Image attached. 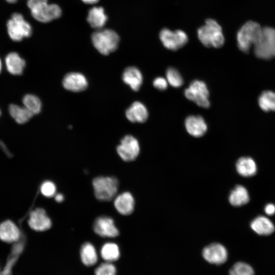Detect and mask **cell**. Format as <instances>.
I'll return each mask as SVG.
<instances>
[{
	"label": "cell",
	"instance_id": "cell-1",
	"mask_svg": "<svg viewBox=\"0 0 275 275\" xmlns=\"http://www.w3.org/2000/svg\"><path fill=\"white\" fill-rule=\"evenodd\" d=\"M198 36L200 42L208 47L219 48L225 42L221 26L212 19H207L204 25L198 29Z\"/></svg>",
	"mask_w": 275,
	"mask_h": 275
},
{
	"label": "cell",
	"instance_id": "cell-2",
	"mask_svg": "<svg viewBox=\"0 0 275 275\" xmlns=\"http://www.w3.org/2000/svg\"><path fill=\"white\" fill-rule=\"evenodd\" d=\"M91 40L93 46L99 52L103 55H108L117 49L120 37L114 30L101 29L92 34Z\"/></svg>",
	"mask_w": 275,
	"mask_h": 275
},
{
	"label": "cell",
	"instance_id": "cell-3",
	"mask_svg": "<svg viewBox=\"0 0 275 275\" xmlns=\"http://www.w3.org/2000/svg\"><path fill=\"white\" fill-rule=\"evenodd\" d=\"M263 28L254 21H249L238 31L237 42L240 50L248 52L252 45H256L261 38Z\"/></svg>",
	"mask_w": 275,
	"mask_h": 275
},
{
	"label": "cell",
	"instance_id": "cell-4",
	"mask_svg": "<svg viewBox=\"0 0 275 275\" xmlns=\"http://www.w3.org/2000/svg\"><path fill=\"white\" fill-rule=\"evenodd\" d=\"M92 184L96 198L100 201H109L116 196L119 182L114 177L99 176L93 179Z\"/></svg>",
	"mask_w": 275,
	"mask_h": 275
},
{
	"label": "cell",
	"instance_id": "cell-5",
	"mask_svg": "<svg viewBox=\"0 0 275 275\" xmlns=\"http://www.w3.org/2000/svg\"><path fill=\"white\" fill-rule=\"evenodd\" d=\"M7 26L9 37L14 41H20L24 38L31 36L32 33L31 25L20 13L13 14Z\"/></svg>",
	"mask_w": 275,
	"mask_h": 275
},
{
	"label": "cell",
	"instance_id": "cell-6",
	"mask_svg": "<svg viewBox=\"0 0 275 275\" xmlns=\"http://www.w3.org/2000/svg\"><path fill=\"white\" fill-rule=\"evenodd\" d=\"M184 95L187 99L204 108H208L210 103L209 93L206 84L200 80H194L185 89Z\"/></svg>",
	"mask_w": 275,
	"mask_h": 275
},
{
	"label": "cell",
	"instance_id": "cell-7",
	"mask_svg": "<svg viewBox=\"0 0 275 275\" xmlns=\"http://www.w3.org/2000/svg\"><path fill=\"white\" fill-rule=\"evenodd\" d=\"M275 29L271 27L263 28L262 35L259 42L254 46L256 56L262 59H269L274 56Z\"/></svg>",
	"mask_w": 275,
	"mask_h": 275
},
{
	"label": "cell",
	"instance_id": "cell-8",
	"mask_svg": "<svg viewBox=\"0 0 275 275\" xmlns=\"http://www.w3.org/2000/svg\"><path fill=\"white\" fill-rule=\"evenodd\" d=\"M30 10L32 16L42 23H47L59 18L62 13L59 5L48 4V2L37 5Z\"/></svg>",
	"mask_w": 275,
	"mask_h": 275
},
{
	"label": "cell",
	"instance_id": "cell-9",
	"mask_svg": "<svg viewBox=\"0 0 275 275\" xmlns=\"http://www.w3.org/2000/svg\"><path fill=\"white\" fill-rule=\"evenodd\" d=\"M159 38L163 45L167 49L177 50L188 42V37L183 31H172L164 28L159 33Z\"/></svg>",
	"mask_w": 275,
	"mask_h": 275
},
{
	"label": "cell",
	"instance_id": "cell-10",
	"mask_svg": "<svg viewBox=\"0 0 275 275\" xmlns=\"http://www.w3.org/2000/svg\"><path fill=\"white\" fill-rule=\"evenodd\" d=\"M117 151L121 158L125 161L135 160L140 154V146L138 140L131 135L125 136L117 147Z\"/></svg>",
	"mask_w": 275,
	"mask_h": 275
},
{
	"label": "cell",
	"instance_id": "cell-11",
	"mask_svg": "<svg viewBox=\"0 0 275 275\" xmlns=\"http://www.w3.org/2000/svg\"><path fill=\"white\" fill-rule=\"evenodd\" d=\"M202 256L209 263L218 265L227 261L228 252L223 244L214 242L207 245L203 249Z\"/></svg>",
	"mask_w": 275,
	"mask_h": 275
},
{
	"label": "cell",
	"instance_id": "cell-12",
	"mask_svg": "<svg viewBox=\"0 0 275 275\" xmlns=\"http://www.w3.org/2000/svg\"><path fill=\"white\" fill-rule=\"evenodd\" d=\"M93 229L97 235L103 237L114 238L119 234L113 219L106 216L97 218L94 223Z\"/></svg>",
	"mask_w": 275,
	"mask_h": 275
},
{
	"label": "cell",
	"instance_id": "cell-13",
	"mask_svg": "<svg viewBox=\"0 0 275 275\" xmlns=\"http://www.w3.org/2000/svg\"><path fill=\"white\" fill-rule=\"evenodd\" d=\"M28 224L31 228L36 231L47 230L52 224L46 211L41 208H36L31 212Z\"/></svg>",
	"mask_w": 275,
	"mask_h": 275
},
{
	"label": "cell",
	"instance_id": "cell-14",
	"mask_svg": "<svg viewBox=\"0 0 275 275\" xmlns=\"http://www.w3.org/2000/svg\"><path fill=\"white\" fill-rule=\"evenodd\" d=\"M62 84L65 89L74 92L85 90L88 85L86 77L78 72L67 74L63 79Z\"/></svg>",
	"mask_w": 275,
	"mask_h": 275
},
{
	"label": "cell",
	"instance_id": "cell-15",
	"mask_svg": "<svg viewBox=\"0 0 275 275\" xmlns=\"http://www.w3.org/2000/svg\"><path fill=\"white\" fill-rule=\"evenodd\" d=\"M185 127L187 132L196 138L204 135L207 130V125L202 117L190 115L185 120Z\"/></svg>",
	"mask_w": 275,
	"mask_h": 275
},
{
	"label": "cell",
	"instance_id": "cell-16",
	"mask_svg": "<svg viewBox=\"0 0 275 275\" xmlns=\"http://www.w3.org/2000/svg\"><path fill=\"white\" fill-rule=\"evenodd\" d=\"M114 204L116 209L119 213L123 215H128L133 211L135 202L132 194L126 191L117 196Z\"/></svg>",
	"mask_w": 275,
	"mask_h": 275
},
{
	"label": "cell",
	"instance_id": "cell-17",
	"mask_svg": "<svg viewBox=\"0 0 275 275\" xmlns=\"http://www.w3.org/2000/svg\"><path fill=\"white\" fill-rule=\"evenodd\" d=\"M125 115L131 122L144 123L148 119L149 113L143 103L135 101L126 109Z\"/></svg>",
	"mask_w": 275,
	"mask_h": 275
},
{
	"label": "cell",
	"instance_id": "cell-18",
	"mask_svg": "<svg viewBox=\"0 0 275 275\" xmlns=\"http://www.w3.org/2000/svg\"><path fill=\"white\" fill-rule=\"evenodd\" d=\"M21 239V232L18 227L12 221H6L0 224V239L11 243Z\"/></svg>",
	"mask_w": 275,
	"mask_h": 275
},
{
	"label": "cell",
	"instance_id": "cell-19",
	"mask_svg": "<svg viewBox=\"0 0 275 275\" xmlns=\"http://www.w3.org/2000/svg\"><path fill=\"white\" fill-rule=\"evenodd\" d=\"M122 79L124 82L134 91L140 90L143 81L141 72L138 68L133 66L128 67L124 70L122 74Z\"/></svg>",
	"mask_w": 275,
	"mask_h": 275
},
{
	"label": "cell",
	"instance_id": "cell-20",
	"mask_svg": "<svg viewBox=\"0 0 275 275\" xmlns=\"http://www.w3.org/2000/svg\"><path fill=\"white\" fill-rule=\"evenodd\" d=\"M107 20V16L102 7L95 6L89 10L87 21L93 29L96 30L103 29Z\"/></svg>",
	"mask_w": 275,
	"mask_h": 275
},
{
	"label": "cell",
	"instance_id": "cell-21",
	"mask_svg": "<svg viewBox=\"0 0 275 275\" xmlns=\"http://www.w3.org/2000/svg\"><path fill=\"white\" fill-rule=\"evenodd\" d=\"M251 229L260 235H269L275 229L273 223L267 217L260 215L256 217L251 223Z\"/></svg>",
	"mask_w": 275,
	"mask_h": 275
},
{
	"label": "cell",
	"instance_id": "cell-22",
	"mask_svg": "<svg viewBox=\"0 0 275 275\" xmlns=\"http://www.w3.org/2000/svg\"><path fill=\"white\" fill-rule=\"evenodd\" d=\"M5 63L8 72L15 75L23 73L25 66V61L16 52H10L6 57Z\"/></svg>",
	"mask_w": 275,
	"mask_h": 275
},
{
	"label": "cell",
	"instance_id": "cell-23",
	"mask_svg": "<svg viewBox=\"0 0 275 275\" xmlns=\"http://www.w3.org/2000/svg\"><path fill=\"white\" fill-rule=\"evenodd\" d=\"M236 169L241 176L249 177L255 175L257 171L255 160L250 157H242L236 162Z\"/></svg>",
	"mask_w": 275,
	"mask_h": 275
},
{
	"label": "cell",
	"instance_id": "cell-24",
	"mask_svg": "<svg viewBox=\"0 0 275 275\" xmlns=\"http://www.w3.org/2000/svg\"><path fill=\"white\" fill-rule=\"evenodd\" d=\"M228 200L232 206L238 207L248 203L250 200V196L245 187L237 185L231 191Z\"/></svg>",
	"mask_w": 275,
	"mask_h": 275
},
{
	"label": "cell",
	"instance_id": "cell-25",
	"mask_svg": "<svg viewBox=\"0 0 275 275\" xmlns=\"http://www.w3.org/2000/svg\"><path fill=\"white\" fill-rule=\"evenodd\" d=\"M80 259L86 266H92L98 261V255L94 246L87 242L81 246L80 250Z\"/></svg>",
	"mask_w": 275,
	"mask_h": 275
},
{
	"label": "cell",
	"instance_id": "cell-26",
	"mask_svg": "<svg viewBox=\"0 0 275 275\" xmlns=\"http://www.w3.org/2000/svg\"><path fill=\"white\" fill-rule=\"evenodd\" d=\"M100 254L102 258L108 262L118 260L120 257V251L118 245L114 242H107L101 247Z\"/></svg>",
	"mask_w": 275,
	"mask_h": 275
},
{
	"label": "cell",
	"instance_id": "cell-27",
	"mask_svg": "<svg viewBox=\"0 0 275 275\" xmlns=\"http://www.w3.org/2000/svg\"><path fill=\"white\" fill-rule=\"evenodd\" d=\"M9 111L11 117L19 124L26 123L34 115L24 106L12 104L9 107Z\"/></svg>",
	"mask_w": 275,
	"mask_h": 275
},
{
	"label": "cell",
	"instance_id": "cell-28",
	"mask_svg": "<svg viewBox=\"0 0 275 275\" xmlns=\"http://www.w3.org/2000/svg\"><path fill=\"white\" fill-rule=\"evenodd\" d=\"M23 240H19L13 246L11 253L9 256L6 265L5 266L3 272L0 273V275H10L13 266L15 263L19 256L21 253L23 247L24 242Z\"/></svg>",
	"mask_w": 275,
	"mask_h": 275
},
{
	"label": "cell",
	"instance_id": "cell-29",
	"mask_svg": "<svg viewBox=\"0 0 275 275\" xmlns=\"http://www.w3.org/2000/svg\"><path fill=\"white\" fill-rule=\"evenodd\" d=\"M258 103L265 112L275 111V93L270 91L263 92L259 96Z\"/></svg>",
	"mask_w": 275,
	"mask_h": 275
},
{
	"label": "cell",
	"instance_id": "cell-30",
	"mask_svg": "<svg viewBox=\"0 0 275 275\" xmlns=\"http://www.w3.org/2000/svg\"><path fill=\"white\" fill-rule=\"evenodd\" d=\"M22 102L24 107L34 115L39 114L41 110V101L34 95H25L23 98Z\"/></svg>",
	"mask_w": 275,
	"mask_h": 275
},
{
	"label": "cell",
	"instance_id": "cell-31",
	"mask_svg": "<svg viewBox=\"0 0 275 275\" xmlns=\"http://www.w3.org/2000/svg\"><path fill=\"white\" fill-rule=\"evenodd\" d=\"M229 275H255L253 268L249 264L238 262L230 269Z\"/></svg>",
	"mask_w": 275,
	"mask_h": 275
},
{
	"label": "cell",
	"instance_id": "cell-32",
	"mask_svg": "<svg viewBox=\"0 0 275 275\" xmlns=\"http://www.w3.org/2000/svg\"><path fill=\"white\" fill-rule=\"evenodd\" d=\"M166 79L174 88L180 87L183 84V79L180 72L173 67H170L167 70Z\"/></svg>",
	"mask_w": 275,
	"mask_h": 275
},
{
	"label": "cell",
	"instance_id": "cell-33",
	"mask_svg": "<svg viewBox=\"0 0 275 275\" xmlns=\"http://www.w3.org/2000/svg\"><path fill=\"white\" fill-rule=\"evenodd\" d=\"M94 273L95 275H117V268L112 262H105L96 268Z\"/></svg>",
	"mask_w": 275,
	"mask_h": 275
},
{
	"label": "cell",
	"instance_id": "cell-34",
	"mask_svg": "<svg viewBox=\"0 0 275 275\" xmlns=\"http://www.w3.org/2000/svg\"><path fill=\"white\" fill-rule=\"evenodd\" d=\"M42 194L46 197H52L56 195V186L53 182L50 181H45L40 186Z\"/></svg>",
	"mask_w": 275,
	"mask_h": 275
},
{
	"label": "cell",
	"instance_id": "cell-35",
	"mask_svg": "<svg viewBox=\"0 0 275 275\" xmlns=\"http://www.w3.org/2000/svg\"><path fill=\"white\" fill-rule=\"evenodd\" d=\"M153 86L157 90L163 91L168 87L167 80L162 77H157L153 81Z\"/></svg>",
	"mask_w": 275,
	"mask_h": 275
},
{
	"label": "cell",
	"instance_id": "cell-36",
	"mask_svg": "<svg viewBox=\"0 0 275 275\" xmlns=\"http://www.w3.org/2000/svg\"><path fill=\"white\" fill-rule=\"evenodd\" d=\"M264 211L268 215H273L275 213V205L272 203H269L265 205Z\"/></svg>",
	"mask_w": 275,
	"mask_h": 275
},
{
	"label": "cell",
	"instance_id": "cell-37",
	"mask_svg": "<svg viewBox=\"0 0 275 275\" xmlns=\"http://www.w3.org/2000/svg\"><path fill=\"white\" fill-rule=\"evenodd\" d=\"M47 2V0H28L27 5L30 9L43 3Z\"/></svg>",
	"mask_w": 275,
	"mask_h": 275
},
{
	"label": "cell",
	"instance_id": "cell-38",
	"mask_svg": "<svg viewBox=\"0 0 275 275\" xmlns=\"http://www.w3.org/2000/svg\"><path fill=\"white\" fill-rule=\"evenodd\" d=\"M54 199H55L56 201H57L58 203H60V202H62L64 200V197L62 194H58L55 195Z\"/></svg>",
	"mask_w": 275,
	"mask_h": 275
},
{
	"label": "cell",
	"instance_id": "cell-39",
	"mask_svg": "<svg viewBox=\"0 0 275 275\" xmlns=\"http://www.w3.org/2000/svg\"><path fill=\"white\" fill-rule=\"evenodd\" d=\"M83 3L86 4L93 5L99 2V0H81Z\"/></svg>",
	"mask_w": 275,
	"mask_h": 275
},
{
	"label": "cell",
	"instance_id": "cell-40",
	"mask_svg": "<svg viewBox=\"0 0 275 275\" xmlns=\"http://www.w3.org/2000/svg\"><path fill=\"white\" fill-rule=\"evenodd\" d=\"M9 3H15L17 2V0H6Z\"/></svg>",
	"mask_w": 275,
	"mask_h": 275
},
{
	"label": "cell",
	"instance_id": "cell-41",
	"mask_svg": "<svg viewBox=\"0 0 275 275\" xmlns=\"http://www.w3.org/2000/svg\"><path fill=\"white\" fill-rule=\"evenodd\" d=\"M1 70H2V62H1V60L0 59V73L1 72Z\"/></svg>",
	"mask_w": 275,
	"mask_h": 275
},
{
	"label": "cell",
	"instance_id": "cell-42",
	"mask_svg": "<svg viewBox=\"0 0 275 275\" xmlns=\"http://www.w3.org/2000/svg\"><path fill=\"white\" fill-rule=\"evenodd\" d=\"M274 56H275V47H274Z\"/></svg>",
	"mask_w": 275,
	"mask_h": 275
},
{
	"label": "cell",
	"instance_id": "cell-43",
	"mask_svg": "<svg viewBox=\"0 0 275 275\" xmlns=\"http://www.w3.org/2000/svg\"><path fill=\"white\" fill-rule=\"evenodd\" d=\"M1 111H0V115H1Z\"/></svg>",
	"mask_w": 275,
	"mask_h": 275
}]
</instances>
